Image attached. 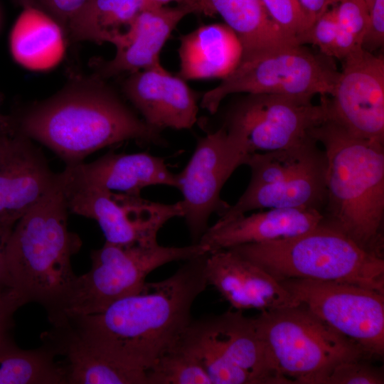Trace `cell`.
I'll return each instance as SVG.
<instances>
[{
	"label": "cell",
	"mask_w": 384,
	"mask_h": 384,
	"mask_svg": "<svg viewBox=\"0 0 384 384\" xmlns=\"http://www.w3.org/2000/svg\"><path fill=\"white\" fill-rule=\"evenodd\" d=\"M208 253L186 260L165 279L146 282L100 313L57 325H69L111 358L146 371L176 346L191 321L192 306L208 285Z\"/></svg>",
	"instance_id": "1"
},
{
	"label": "cell",
	"mask_w": 384,
	"mask_h": 384,
	"mask_svg": "<svg viewBox=\"0 0 384 384\" xmlns=\"http://www.w3.org/2000/svg\"><path fill=\"white\" fill-rule=\"evenodd\" d=\"M11 116L14 133L43 144L66 166L125 141L167 144L161 130L139 118L95 75L73 78L52 97Z\"/></svg>",
	"instance_id": "2"
},
{
	"label": "cell",
	"mask_w": 384,
	"mask_h": 384,
	"mask_svg": "<svg viewBox=\"0 0 384 384\" xmlns=\"http://www.w3.org/2000/svg\"><path fill=\"white\" fill-rule=\"evenodd\" d=\"M310 135L327 160L323 222L383 256L384 142L356 137L329 119Z\"/></svg>",
	"instance_id": "3"
},
{
	"label": "cell",
	"mask_w": 384,
	"mask_h": 384,
	"mask_svg": "<svg viewBox=\"0 0 384 384\" xmlns=\"http://www.w3.org/2000/svg\"><path fill=\"white\" fill-rule=\"evenodd\" d=\"M68 211L60 174L52 188L15 223L6 261L16 294L36 302L52 322L59 314L76 277L71 258L82 241L68 230Z\"/></svg>",
	"instance_id": "4"
},
{
	"label": "cell",
	"mask_w": 384,
	"mask_h": 384,
	"mask_svg": "<svg viewBox=\"0 0 384 384\" xmlns=\"http://www.w3.org/2000/svg\"><path fill=\"white\" fill-rule=\"evenodd\" d=\"M278 281L299 278L347 282L384 294L383 256L367 251L323 221L292 238L230 248Z\"/></svg>",
	"instance_id": "5"
},
{
	"label": "cell",
	"mask_w": 384,
	"mask_h": 384,
	"mask_svg": "<svg viewBox=\"0 0 384 384\" xmlns=\"http://www.w3.org/2000/svg\"><path fill=\"white\" fill-rule=\"evenodd\" d=\"M252 320L277 373L289 384H321L338 364L368 357L302 304L261 311Z\"/></svg>",
	"instance_id": "6"
},
{
	"label": "cell",
	"mask_w": 384,
	"mask_h": 384,
	"mask_svg": "<svg viewBox=\"0 0 384 384\" xmlns=\"http://www.w3.org/2000/svg\"><path fill=\"white\" fill-rule=\"evenodd\" d=\"M174 348L193 356L212 384H289L240 310L191 319Z\"/></svg>",
	"instance_id": "7"
},
{
	"label": "cell",
	"mask_w": 384,
	"mask_h": 384,
	"mask_svg": "<svg viewBox=\"0 0 384 384\" xmlns=\"http://www.w3.org/2000/svg\"><path fill=\"white\" fill-rule=\"evenodd\" d=\"M209 252L200 243L183 247L119 245L105 242L92 250L91 268L76 276L52 326L73 316L98 314L116 301L139 292L146 277L167 263Z\"/></svg>",
	"instance_id": "8"
},
{
	"label": "cell",
	"mask_w": 384,
	"mask_h": 384,
	"mask_svg": "<svg viewBox=\"0 0 384 384\" xmlns=\"http://www.w3.org/2000/svg\"><path fill=\"white\" fill-rule=\"evenodd\" d=\"M339 73L332 58L300 44L282 46L240 59L218 86L203 95L201 106L214 114L226 96L240 92L332 95Z\"/></svg>",
	"instance_id": "9"
},
{
	"label": "cell",
	"mask_w": 384,
	"mask_h": 384,
	"mask_svg": "<svg viewBox=\"0 0 384 384\" xmlns=\"http://www.w3.org/2000/svg\"><path fill=\"white\" fill-rule=\"evenodd\" d=\"M60 175L68 210L96 220L109 243L157 244L162 227L183 215L180 201L163 203L111 191L85 181L70 166Z\"/></svg>",
	"instance_id": "10"
},
{
	"label": "cell",
	"mask_w": 384,
	"mask_h": 384,
	"mask_svg": "<svg viewBox=\"0 0 384 384\" xmlns=\"http://www.w3.org/2000/svg\"><path fill=\"white\" fill-rule=\"evenodd\" d=\"M246 198L255 209L307 208L325 190V151L311 135L287 148L249 154Z\"/></svg>",
	"instance_id": "11"
},
{
	"label": "cell",
	"mask_w": 384,
	"mask_h": 384,
	"mask_svg": "<svg viewBox=\"0 0 384 384\" xmlns=\"http://www.w3.org/2000/svg\"><path fill=\"white\" fill-rule=\"evenodd\" d=\"M249 152L244 140L224 125L200 138L185 168L176 174L177 188L192 244L199 242L213 213L230 207L221 190L235 170L245 164Z\"/></svg>",
	"instance_id": "12"
},
{
	"label": "cell",
	"mask_w": 384,
	"mask_h": 384,
	"mask_svg": "<svg viewBox=\"0 0 384 384\" xmlns=\"http://www.w3.org/2000/svg\"><path fill=\"white\" fill-rule=\"evenodd\" d=\"M313 314L370 357L384 353V294L359 285L310 279L279 281Z\"/></svg>",
	"instance_id": "13"
},
{
	"label": "cell",
	"mask_w": 384,
	"mask_h": 384,
	"mask_svg": "<svg viewBox=\"0 0 384 384\" xmlns=\"http://www.w3.org/2000/svg\"><path fill=\"white\" fill-rule=\"evenodd\" d=\"M248 94L229 111L225 124L245 142L249 154L289 147L328 119L327 97Z\"/></svg>",
	"instance_id": "14"
},
{
	"label": "cell",
	"mask_w": 384,
	"mask_h": 384,
	"mask_svg": "<svg viewBox=\"0 0 384 384\" xmlns=\"http://www.w3.org/2000/svg\"><path fill=\"white\" fill-rule=\"evenodd\" d=\"M328 119L350 134L384 142V58L360 49L343 60Z\"/></svg>",
	"instance_id": "15"
},
{
	"label": "cell",
	"mask_w": 384,
	"mask_h": 384,
	"mask_svg": "<svg viewBox=\"0 0 384 384\" xmlns=\"http://www.w3.org/2000/svg\"><path fill=\"white\" fill-rule=\"evenodd\" d=\"M57 180L31 139L8 135L0 146V222L14 226Z\"/></svg>",
	"instance_id": "16"
},
{
	"label": "cell",
	"mask_w": 384,
	"mask_h": 384,
	"mask_svg": "<svg viewBox=\"0 0 384 384\" xmlns=\"http://www.w3.org/2000/svg\"><path fill=\"white\" fill-rule=\"evenodd\" d=\"M205 272L208 284L236 310L265 311L299 304L279 281L230 249L208 252Z\"/></svg>",
	"instance_id": "17"
},
{
	"label": "cell",
	"mask_w": 384,
	"mask_h": 384,
	"mask_svg": "<svg viewBox=\"0 0 384 384\" xmlns=\"http://www.w3.org/2000/svg\"><path fill=\"white\" fill-rule=\"evenodd\" d=\"M122 90L142 119L161 131L189 129L197 121V94L161 64L129 73Z\"/></svg>",
	"instance_id": "18"
},
{
	"label": "cell",
	"mask_w": 384,
	"mask_h": 384,
	"mask_svg": "<svg viewBox=\"0 0 384 384\" xmlns=\"http://www.w3.org/2000/svg\"><path fill=\"white\" fill-rule=\"evenodd\" d=\"M193 13L194 9L186 5L145 9L114 43L116 53L112 59L97 63L94 75L105 80L160 65L161 50L172 31Z\"/></svg>",
	"instance_id": "19"
},
{
	"label": "cell",
	"mask_w": 384,
	"mask_h": 384,
	"mask_svg": "<svg viewBox=\"0 0 384 384\" xmlns=\"http://www.w3.org/2000/svg\"><path fill=\"white\" fill-rule=\"evenodd\" d=\"M323 219V213L314 209L270 208L250 215L218 220L208 227L198 243L213 252L288 238L316 228Z\"/></svg>",
	"instance_id": "20"
},
{
	"label": "cell",
	"mask_w": 384,
	"mask_h": 384,
	"mask_svg": "<svg viewBox=\"0 0 384 384\" xmlns=\"http://www.w3.org/2000/svg\"><path fill=\"white\" fill-rule=\"evenodd\" d=\"M41 338L63 357L65 384H146L145 371L111 358L68 324L52 326Z\"/></svg>",
	"instance_id": "21"
},
{
	"label": "cell",
	"mask_w": 384,
	"mask_h": 384,
	"mask_svg": "<svg viewBox=\"0 0 384 384\" xmlns=\"http://www.w3.org/2000/svg\"><path fill=\"white\" fill-rule=\"evenodd\" d=\"M70 166L92 184L129 195H141L142 189L151 186H178L176 174L168 169L165 159L145 152L111 151L92 162Z\"/></svg>",
	"instance_id": "22"
},
{
	"label": "cell",
	"mask_w": 384,
	"mask_h": 384,
	"mask_svg": "<svg viewBox=\"0 0 384 384\" xmlns=\"http://www.w3.org/2000/svg\"><path fill=\"white\" fill-rule=\"evenodd\" d=\"M242 53L238 38L225 23L201 26L181 38L178 75L185 80L223 79L236 68Z\"/></svg>",
	"instance_id": "23"
},
{
	"label": "cell",
	"mask_w": 384,
	"mask_h": 384,
	"mask_svg": "<svg viewBox=\"0 0 384 384\" xmlns=\"http://www.w3.org/2000/svg\"><path fill=\"white\" fill-rule=\"evenodd\" d=\"M200 14L223 18L241 43L240 59L282 46L300 44L274 23L260 0H201Z\"/></svg>",
	"instance_id": "24"
},
{
	"label": "cell",
	"mask_w": 384,
	"mask_h": 384,
	"mask_svg": "<svg viewBox=\"0 0 384 384\" xmlns=\"http://www.w3.org/2000/svg\"><path fill=\"white\" fill-rule=\"evenodd\" d=\"M9 336L0 337V384H65L63 365L48 346L25 350Z\"/></svg>",
	"instance_id": "25"
},
{
	"label": "cell",
	"mask_w": 384,
	"mask_h": 384,
	"mask_svg": "<svg viewBox=\"0 0 384 384\" xmlns=\"http://www.w3.org/2000/svg\"><path fill=\"white\" fill-rule=\"evenodd\" d=\"M63 33L48 16L31 8H24L11 38L15 58L31 68L50 65L60 55Z\"/></svg>",
	"instance_id": "26"
},
{
	"label": "cell",
	"mask_w": 384,
	"mask_h": 384,
	"mask_svg": "<svg viewBox=\"0 0 384 384\" xmlns=\"http://www.w3.org/2000/svg\"><path fill=\"white\" fill-rule=\"evenodd\" d=\"M145 9V0H92L72 24L68 39L114 44Z\"/></svg>",
	"instance_id": "27"
},
{
	"label": "cell",
	"mask_w": 384,
	"mask_h": 384,
	"mask_svg": "<svg viewBox=\"0 0 384 384\" xmlns=\"http://www.w3.org/2000/svg\"><path fill=\"white\" fill-rule=\"evenodd\" d=\"M145 373L146 384H212L199 362L176 348L162 355Z\"/></svg>",
	"instance_id": "28"
},
{
	"label": "cell",
	"mask_w": 384,
	"mask_h": 384,
	"mask_svg": "<svg viewBox=\"0 0 384 384\" xmlns=\"http://www.w3.org/2000/svg\"><path fill=\"white\" fill-rule=\"evenodd\" d=\"M336 56L343 60L361 48L369 8L364 0H336Z\"/></svg>",
	"instance_id": "29"
},
{
	"label": "cell",
	"mask_w": 384,
	"mask_h": 384,
	"mask_svg": "<svg viewBox=\"0 0 384 384\" xmlns=\"http://www.w3.org/2000/svg\"><path fill=\"white\" fill-rule=\"evenodd\" d=\"M260 1L271 20L283 33L304 44V37L314 21L298 0Z\"/></svg>",
	"instance_id": "30"
},
{
	"label": "cell",
	"mask_w": 384,
	"mask_h": 384,
	"mask_svg": "<svg viewBox=\"0 0 384 384\" xmlns=\"http://www.w3.org/2000/svg\"><path fill=\"white\" fill-rule=\"evenodd\" d=\"M92 0H16L24 8L36 9L54 21L68 38L70 27Z\"/></svg>",
	"instance_id": "31"
},
{
	"label": "cell",
	"mask_w": 384,
	"mask_h": 384,
	"mask_svg": "<svg viewBox=\"0 0 384 384\" xmlns=\"http://www.w3.org/2000/svg\"><path fill=\"white\" fill-rule=\"evenodd\" d=\"M383 371L363 359L341 363L323 379L321 384H383Z\"/></svg>",
	"instance_id": "32"
},
{
	"label": "cell",
	"mask_w": 384,
	"mask_h": 384,
	"mask_svg": "<svg viewBox=\"0 0 384 384\" xmlns=\"http://www.w3.org/2000/svg\"><path fill=\"white\" fill-rule=\"evenodd\" d=\"M337 22L334 3L313 23L304 40L330 58L336 56Z\"/></svg>",
	"instance_id": "33"
},
{
	"label": "cell",
	"mask_w": 384,
	"mask_h": 384,
	"mask_svg": "<svg viewBox=\"0 0 384 384\" xmlns=\"http://www.w3.org/2000/svg\"><path fill=\"white\" fill-rule=\"evenodd\" d=\"M384 43V0H375L369 9L368 22L361 48L369 53L381 48Z\"/></svg>",
	"instance_id": "34"
},
{
	"label": "cell",
	"mask_w": 384,
	"mask_h": 384,
	"mask_svg": "<svg viewBox=\"0 0 384 384\" xmlns=\"http://www.w3.org/2000/svg\"><path fill=\"white\" fill-rule=\"evenodd\" d=\"M13 228L0 222V299H15L24 304L14 292L6 261V247Z\"/></svg>",
	"instance_id": "35"
},
{
	"label": "cell",
	"mask_w": 384,
	"mask_h": 384,
	"mask_svg": "<svg viewBox=\"0 0 384 384\" xmlns=\"http://www.w3.org/2000/svg\"><path fill=\"white\" fill-rule=\"evenodd\" d=\"M21 306L23 304L15 299H0V337L9 332L13 315Z\"/></svg>",
	"instance_id": "36"
},
{
	"label": "cell",
	"mask_w": 384,
	"mask_h": 384,
	"mask_svg": "<svg viewBox=\"0 0 384 384\" xmlns=\"http://www.w3.org/2000/svg\"><path fill=\"white\" fill-rule=\"evenodd\" d=\"M298 1L314 22L336 0H298Z\"/></svg>",
	"instance_id": "37"
},
{
	"label": "cell",
	"mask_w": 384,
	"mask_h": 384,
	"mask_svg": "<svg viewBox=\"0 0 384 384\" xmlns=\"http://www.w3.org/2000/svg\"><path fill=\"white\" fill-rule=\"evenodd\" d=\"M146 9L151 7L164 6L170 2H177L179 5L189 6L194 9L196 13L200 14L201 0H145Z\"/></svg>",
	"instance_id": "38"
},
{
	"label": "cell",
	"mask_w": 384,
	"mask_h": 384,
	"mask_svg": "<svg viewBox=\"0 0 384 384\" xmlns=\"http://www.w3.org/2000/svg\"><path fill=\"white\" fill-rule=\"evenodd\" d=\"M3 100V95L0 93V104ZM0 129L13 134L12 118L11 115H4L0 113Z\"/></svg>",
	"instance_id": "39"
},
{
	"label": "cell",
	"mask_w": 384,
	"mask_h": 384,
	"mask_svg": "<svg viewBox=\"0 0 384 384\" xmlns=\"http://www.w3.org/2000/svg\"><path fill=\"white\" fill-rule=\"evenodd\" d=\"M9 134H11L0 129V146L2 144V143L4 142L6 138Z\"/></svg>",
	"instance_id": "40"
},
{
	"label": "cell",
	"mask_w": 384,
	"mask_h": 384,
	"mask_svg": "<svg viewBox=\"0 0 384 384\" xmlns=\"http://www.w3.org/2000/svg\"><path fill=\"white\" fill-rule=\"evenodd\" d=\"M365 2L366 3V4L368 5L369 9L370 8V6H372L373 3L374 2L375 0H364Z\"/></svg>",
	"instance_id": "41"
}]
</instances>
